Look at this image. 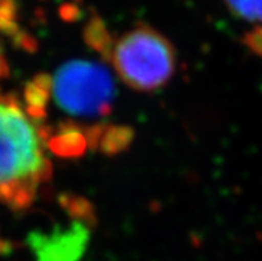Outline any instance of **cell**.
Returning a JSON list of instances; mask_svg holds the SVG:
<instances>
[{"label":"cell","instance_id":"obj_1","mask_svg":"<svg viewBox=\"0 0 262 261\" xmlns=\"http://www.w3.org/2000/svg\"><path fill=\"white\" fill-rule=\"evenodd\" d=\"M47 132L8 96H0V200L27 208L52 175Z\"/></svg>","mask_w":262,"mask_h":261},{"label":"cell","instance_id":"obj_2","mask_svg":"<svg viewBox=\"0 0 262 261\" xmlns=\"http://www.w3.org/2000/svg\"><path fill=\"white\" fill-rule=\"evenodd\" d=\"M105 57L119 79L139 92H155L176 72V50L163 33L145 24L108 39ZM103 51V52H104Z\"/></svg>","mask_w":262,"mask_h":261},{"label":"cell","instance_id":"obj_3","mask_svg":"<svg viewBox=\"0 0 262 261\" xmlns=\"http://www.w3.org/2000/svg\"><path fill=\"white\" fill-rule=\"evenodd\" d=\"M47 104L52 99L60 111L72 117H103L111 112L115 83L110 71L90 60H75L43 76Z\"/></svg>","mask_w":262,"mask_h":261},{"label":"cell","instance_id":"obj_4","mask_svg":"<svg viewBox=\"0 0 262 261\" xmlns=\"http://www.w3.org/2000/svg\"><path fill=\"white\" fill-rule=\"evenodd\" d=\"M90 240L86 220H75L68 227L31 233L30 245L37 261H80Z\"/></svg>","mask_w":262,"mask_h":261},{"label":"cell","instance_id":"obj_5","mask_svg":"<svg viewBox=\"0 0 262 261\" xmlns=\"http://www.w3.org/2000/svg\"><path fill=\"white\" fill-rule=\"evenodd\" d=\"M233 16L262 28V0H224Z\"/></svg>","mask_w":262,"mask_h":261}]
</instances>
